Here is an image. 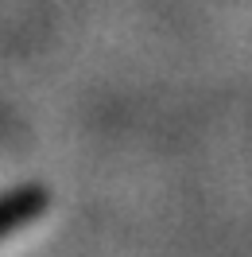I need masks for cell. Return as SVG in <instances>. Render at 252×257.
Returning <instances> with one entry per match:
<instances>
[{
	"instance_id": "1",
	"label": "cell",
	"mask_w": 252,
	"mask_h": 257,
	"mask_svg": "<svg viewBox=\"0 0 252 257\" xmlns=\"http://www.w3.org/2000/svg\"><path fill=\"white\" fill-rule=\"evenodd\" d=\"M43 214H47V203L39 195H16V199L0 203V253L12 249Z\"/></svg>"
}]
</instances>
